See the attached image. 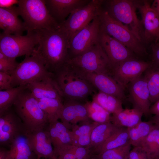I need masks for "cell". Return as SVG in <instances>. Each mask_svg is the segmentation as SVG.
Here are the masks:
<instances>
[{
    "label": "cell",
    "mask_w": 159,
    "mask_h": 159,
    "mask_svg": "<svg viewBox=\"0 0 159 159\" xmlns=\"http://www.w3.org/2000/svg\"><path fill=\"white\" fill-rule=\"evenodd\" d=\"M36 31L38 42L35 51L48 71L54 73L69 59V40L59 29Z\"/></svg>",
    "instance_id": "1"
},
{
    "label": "cell",
    "mask_w": 159,
    "mask_h": 159,
    "mask_svg": "<svg viewBox=\"0 0 159 159\" xmlns=\"http://www.w3.org/2000/svg\"><path fill=\"white\" fill-rule=\"evenodd\" d=\"M54 74L63 100H84L95 92V88L67 62Z\"/></svg>",
    "instance_id": "2"
},
{
    "label": "cell",
    "mask_w": 159,
    "mask_h": 159,
    "mask_svg": "<svg viewBox=\"0 0 159 159\" xmlns=\"http://www.w3.org/2000/svg\"><path fill=\"white\" fill-rule=\"evenodd\" d=\"M17 5L19 15L23 19L27 32L59 28L50 15L45 0H19Z\"/></svg>",
    "instance_id": "3"
},
{
    "label": "cell",
    "mask_w": 159,
    "mask_h": 159,
    "mask_svg": "<svg viewBox=\"0 0 159 159\" xmlns=\"http://www.w3.org/2000/svg\"><path fill=\"white\" fill-rule=\"evenodd\" d=\"M13 106L27 131L45 128L49 124L47 117L40 107L37 100L27 87L19 96Z\"/></svg>",
    "instance_id": "4"
},
{
    "label": "cell",
    "mask_w": 159,
    "mask_h": 159,
    "mask_svg": "<svg viewBox=\"0 0 159 159\" xmlns=\"http://www.w3.org/2000/svg\"><path fill=\"white\" fill-rule=\"evenodd\" d=\"M100 29L121 43L134 54H147L143 42L127 27L116 21L102 8L98 15Z\"/></svg>",
    "instance_id": "5"
},
{
    "label": "cell",
    "mask_w": 159,
    "mask_h": 159,
    "mask_svg": "<svg viewBox=\"0 0 159 159\" xmlns=\"http://www.w3.org/2000/svg\"><path fill=\"white\" fill-rule=\"evenodd\" d=\"M35 50L31 55L26 56L24 60L10 74L12 87L27 85L54 76L53 73L47 69Z\"/></svg>",
    "instance_id": "6"
},
{
    "label": "cell",
    "mask_w": 159,
    "mask_h": 159,
    "mask_svg": "<svg viewBox=\"0 0 159 159\" xmlns=\"http://www.w3.org/2000/svg\"><path fill=\"white\" fill-rule=\"evenodd\" d=\"M104 4L105 5L104 9L111 17L127 27L143 42V27L136 13V1L105 0Z\"/></svg>",
    "instance_id": "7"
},
{
    "label": "cell",
    "mask_w": 159,
    "mask_h": 159,
    "mask_svg": "<svg viewBox=\"0 0 159 159\" xmlns=\"http://www.w3.org/2000/svg\"><path fill=\"white\" fill-rule=\"evenodd\" d=\"M38 36L36 31L27 32L25 35L0 34V51L9 57L16 59L23 55H31L38 45Z\"/></svg>",
    "instance_id": "8"
},
{
    "label": "cell",
    "mask_w": 159,
    "mask_h": 159,
    "mask_svg": "<svg viewBox=\"0 0 159 159\" xmlns=\"http://www.w3.org/2000/svg\"><path fill=\"white\" fill-rule=\"evenodd\" d=\"M67 62L87 72L111 76V64L99 42L82 54L69 58Z\"/></svg>",
    "instance_id": "9"
},
{
    "label": "cell",
    "mask_w": 159,
    "mask_h": 159,
    "mask_svg": "<svg viewBox=\"0 0 159 159\" xmlns=\"http://www.w3.org/2000/svg\"><path fill=\"white\" fill-rule=\"evenodd\" d=\"M104 1L90 0L86 4L73 11L59 25V29L65 34L69 41L75 33L99 15Z\"/></svg>",
    "instance_id": "10"
},
{
    "label": "cell",
    "mask_w": 159,
    "mask_h": 159,
    "mask_svg": "<svg viewBox=\"0 0 159 159\" xmlns=\"http://www.w3.org/2000/svg\"><path fill=\"white\" fill-rule=\"evenodd\" d=\"M100 31L98 16L70 39L69 59L82 54L97 44Z\"/></svg>",
    "instance_id": "11"
},
{
    "label": "cell",
    "mask_w": 159,
    "mask_h": 159,
    "mask_svg": "<svg viewBox=\"0 0 159 159\" xmlns=\"http://www.w3.org/2000/svg\"><path fill=\"white\" fill-rule=\"evenodd\" d=\"M152 66L150 62L133 58L112 67L111 76L124 89Z\"/></svg>",
    "instance_id": "12"
},
{
    "label": "cell",
    "mask_w": 159,
    "mask_h": 159,
    "mask_svg": "<svg viewBox=\"0 0 159 159\" xmlns=\"http://www.w3.org/2000/svg\"><path fill=\"white\" fill-rule=\"evenodd\" d=\"M72 66L78 74L99 91L113 95L122 100L125 99L124 89L111 75L87 72Z\"/></svg>",
    "instance_id": "13"
},
{
    "label": "cell",
    "mask_w": 159,
    "mask_h": 159,
    "mask_svg": "<svg viewBox=\"0 0 159 159\" xmlns=\"http://www.w3.org/2000/svg\"><path fill=\"white\" fill-rule=\"evenodd\" d=\"M26 130L14 110L11 107L0 114V144L10 145L19 135Z\"/></svg>",
    "instance_id": "14"
},
{
    "label": "cell",
    "mask_w": 159,
    "mask_h": 159,
    "mask_svg": "<svg viewBox=\"0 0 159 159\" xmlns=\"http://www.w3.org/2000/svg\"><path fill=\"white\" fill-rule=\"evenodd\" d=\"M141 14L143 29V40L147 43H156L159 39V18L147 1H136Z\"/></svg>",
    "instance_id": "15"
},
{
    "label": "cell",
    "mask_w": 159,
    "mask_h": 159,
    "mask_svg": "<svg viewBox=\"0 0 159 159\" xmlns=\"http://www.w3.org/2000/svg\"><path fill=\"white\" fill-rule=\"evenodd\" d=\"M99 43L107 55L112 66L130 59L134 54L120 42L100 29Z\"/></svg>",
    "instance_id": "16"
},
{
    "label": "cell",
    "mask_w": 159,
    "mask_h": 159,
    "mask_svg": "<svg viewBox=\"0 0 159 159\" xmlns=\"http://www.w3.org/2000/svg\"><path fill=\"white\" fill-rule=\"evenodd\" d=\"M27 132L32 149L37 158L58 159L47 129L45 127Z\"/></svg>",
    "instance_id": "17"
},
{
    "label": "cell",
    "mask_w": 159,
    "mask_h": 159,
    "mask_svg": "<svg viewBox=\"0 0 159 159\" xmlns=\"http://www.w3.org/2000/svg\"><path fill=\"white\" fill-rule=\"evenodd\" d=\"M130 97L133 108L147 116L150 115L151 103L146 81L141 76L131 82L128 85Z\"/></svg>",
    "instance_id": "18"
},
{
    "label": "cell",
    "mask_w": 159,
    "mask_h": 159,
    "mask_svg": "<svg viewBox=\"0 0 159 159\" xmlns=\"http://www.w3.org/2000/svg\"><path fill=\"white\" fill-rule=\"evenodd\" d=\"M90 0H45L49 13L59 25L73 11L88 3Z\"/></svg>",
    "instance_id": "19"
},
{
    "label": "cell",
    "mask_w": 159,
    "mask_h": 159,
    "mask_svg": "<svg viewBox=\"0 0 159 159\" xmlns=\"http://www.w3.org/2000/svg\"><path fill=\"white\" fill-rule=\"evenodd\" d=\"M64 100L60 119L69 130L78 122L90 121L85 104L74 100Z\"/></svg>",
    "instance_id": "20"
},
{
    "label": "cell",
    "mask_w": 159,
    "mask_h": 159,
    "mask_svg": "<svg viewBox=\"0 0 159 159\" xmlns=\"http://www.w3.org/2000/svg\"><path fill=\"white\" fill-rule=\"evenodd\" d=\"M17 6L8 8L0 7V27L7 34L22 35L26 31L24 22L18 17Z\"/></svg>",
    "instance_id": "21"
},
{
    "label": "cell",
    "mask_w": 159,
    "mask_h": 159,
    "mask_svg": "<svg viewBox=\"0 0 159 159\" xmlns=\"http://www.w3.org/2000/svg\"><path fill=\"white\" fill-rule=\"evenodd\" d=\"M27 85V89L37 100L43 98H54L63 100L61 93L54 80V76L31 83Z\"/></svg>",
    "instance_id": "22"
},
{
    "label": "cell",
    "mask_w": 159,
    "mask_h": 159,
    "mask_svg": "<svg viewBox=\"0 0 159 159\" xmlns=\"http://www.w3.org/2000/svg\"><path fill=\"white\" fill-rule=\"evenodd\" d=\"M47 129L56 154L61 149L72 145L70 130L62 122L57 120L49 123Z\"/></svg>",
    "instance_id": "23"
},
{
    "label": "cell",
    "mask_w": 159,
    "mask_h": 159,
    "mask_svg": "<svg viewBox=\"0 0 159 159\" xmlns=\"http://www.w3.org/2000/svg\"><path fill=\"white\" fill-rule=\"evenodd\" d=\"M8 159H35L29 141L26 130L19 135L10 145L7 150Z\"/></svg>",
    "instance_id": "24"
},
{
    "label": "cell",
    "mask_w": 159,
    "mask_h": 159,
    "mask_svg": "<svg viewBox=\"0 0 159 159\" xmlns=\"http://www.w3.org/2000/svg\"><path fill=\"white\" fill-rule=\"evenodd\" d=\"M130 142L127 128L119 127L103 143L91 150L90 155H97L110 149L115 148Z\"/></svg>",
    "instance_id": "25"
},
{
    "label": "cell",
    "mask_w": 159,
    "mask_h": 159,
    "mask_svg": "<svg viewBox=\"0 0 159 159\" xmlns=\"http://www.w3.org/2000/svg\"><path fill=\"white\" fill-rule=\"evenodd\" d=\"M89 121L83 122L82 124L72 126L70 135L72 145L89 148L90 143V137L93 129L99 124Z\"/></svg>",
    "instance_id": "26"
},
{
    "label": "cell",
    "mask_w": 159,
    "mask_h": 159,
    "mask_svg": "<svg viewBox=\"0 0 159 159\" xmlns=\"http://www.w3.org/2000/svg\"><path fill=\"white\" fill-rule=\"evenodd\" d=\"M143 115L142 112L135 108L123 109L112 114L111 122L118 127H131L142 121Z\"/></svg>",
    "instance_id": "27"
},
{
    "label": "cell",
    "mask_w": 159,
    "mask_h": 159,
    "mask_svg": "<svg viewBox=\"0 0 159 159\" xmlns=\"http://www.w3.org/2000/svg\"><path fill=\"white\" fill-rule=\"evenodd\" d=\"M119 127L111 122L99 124L92 131L88 148L91 150L102 144Z\"/></svg>",
    "instance_id": "28"
},
{
    "label": "cell",
    "mask_w": 159,
    "mask_h": 159,
    "mask_svg": "<svg viewBox=\"0 0 159 159\" xmlns=\"http://www.w3.org/2000/svg\"><path fill=\"white\" fill-rule=\"evenodd\" d=\"M37 100L40 107L47 117L49 123L60 119L63 105L62 100L54 98Z\"/></svg>",
    "instance_id": "29"
},
{
    "label": "cell",
    "mask_w": 159,
    "mask_h": 159,
    "mask_svg": "<svg viewBox=\"0 0 159 159\" xmlns=\"http://www.w3.org/2000/svg\"><path fill=\"white\" fill-rule=\"evenodd\" d=\"M92 100L111 114L119 112L123 109L122 100L113 95L99 91L95 93Z\"/></svg>",
    "instance_id": "30"
},
{
    "label": "cell",
    "mask_w": 159,
    "mask_h": 159,
    "mask_svg": "<svg viewBox=\"0 0 159 159\" xmlns=\"http://www.w3.org/2000/svg\"><path fill=\"white\" fill-rule=\"evenodd\" d=\"M150 159H159V125L154 126L140 146Z\"/></svg>",
    "instance_id": "31"
},
{
    "label": "cell",
    "mask_w": 159,
    "mask_h": 159,
    "mask_svg": "<svg viewBox=\"0 0 159 159\" xmlns=\"http://www.w3.org/2000/svg\"><path fill=\"white\" fill-rule=\"evenodd\" d=\"M154 124L150 120L141 121L136 125L128 128L130 142L134 147L139 146L149 133Z\"/></svg>",
    "instance_id": "32"
},
{
    "label": "cell",
    "mask_w": 159,
    "mask_h": 159,
    "mask_svg": "<svg viewBox=\"0 0 159 159\" xmlns=\"http://www.w3.org/2000/svg\"><path fill=\"white\" fill-rule=\"evenodd\" d=\"M144 76L147 82L150 103L159 100V69L151 67L146 71Z\"/></svg>",
    "instance_id": "33"
},
{
    "label": "cell",
    "mask_w": 159,
    "mask_h": 159,
    "mask_svg": "<svg viewBox=\"0 0 159 159\" xmlns=\"http://www.w3.org/2000/svg\"><path fill=\"white\" fill-rule=\"evenodd\" d=\"M27 87V85H23L0 90V114L11 107L19 96Z\"/></svg>",
    "instance_id": "34"
},
{
    "label": "cell",
    "mask_w": 159,
    "mask_h": 159,
    "mask_svg": "<svg viewBox=\"0 0 159 159\" xmlns=\"http://www.w3.org/2000/svg\"><path fill=\"white\" fill-rule=\"evenodd\" d=\"M89 118L100 123L111 122V114L92 101L85 103Z\"/></svg>",
    "instance_id": "35"
},
{
    "label": "cell",
    "mask_w": 159,
    "mask_h": 159,
    "mask_svg": "<svg viewBox=\"0 0 159 159\" xmlns=\"http://www.w3.org/2000/svg\"><path fill=\"white\" fill-rule=\"evenodd\" d=\"M130 142L120 147L106 150L101 153L90 155L91 159H126L131 150Z\"/></svg>",
    "instance_id": "36"
},
{
    "label": "cell",
    "mask_w": 159,
    "mask_h": 159,
    "mask_svg": "<svg viewBox=\"0 0 159 159\" xmlns=\"http://www.w3.org/2000/svg\"><path fill=\"white\" fill-rule=\"evenodd\" d=\"M19 63L16 61V59L8 57L0 51V72L10 74Z\"/></svg>",
    "instance_id": "37"
},
{
    "label": "cell",
    "mask_w": 159,
    "mask_h": 159,
    "mask_svg": "<svg viewBox=\"0 0 159 159\" xmlns=\"http://www.w3.org/2000/svg\"><path fill=\"white\" fill-rule=\"evenodd\" d=\"M70 148L74 153L75 158L82 159L90 158L91 150L87 147H78L72 145H70Z\"/></svg>",
    "instance_id": "38"
},
{
    "label": "cell",
    "mask_w": 159,
    "mask_h": 159,
    "mask_svg": "<svg viewBox=\"0 0 159 159\" xmlns=\"http://www.w3.org/2000/svg\"><path fill=\"white\" fill-rule=\"evenodd\" d=\"M126 159H150L145 151L140 146L134 147Z\"/></svg>",
    "instance_id": "39"
},
{
    "label": "cell",
    "mask_w": 159,
    "mask_h": 159,
    "mask_svg": "<svg viewBox=\"0 0 159 159\" xmlns=\"http://www.w3.org/2000/svg\"><path fill=\"white\" fill-rule=\"evenodd\" d=\"M150 47L152 52V67L159 69V42L152 43Z\"/></svg>",
    "instance_id": "40"
},
{
    "label": "cell",
    "mask_w": 159,
    "mask_h": 159,
    "mask_svg": "<svg viewBox=\"0 0 159 159\" xmlns=\"http://www.w3.org/2000/svg\"><path fill=\"white\" fill-rule=\"evenodd\" d=\"M11 82V77L10 75L0 72V90H6L12 88Z\"/></svg>",
    "instance_id": "41"
},
{
    "label": "cell",
    "mask_w": 159,
    "mask_h": 159,
    "mask_svg": "<svg viewBox=\"0 0 159 159\" xmlns=\"http://www.w3.org/2000/svg\"><path fill=\"white\" fill-rule=\"evenodd\" d=\"M70 145L61 149L56 153L58 159H75L74 155L70 149Z\"/></svg>",
    "instance_id": "42"
},
{
    "label": "cell",
    "mask_w": 159,
    "mask_h": 159,
    "mask_svg": "<svg viewBox=\"0 0 159 159\" xmlns=\"http://www.w3.org/2000/svg\"><path fill=\"white\" fill-rule=\"evenodd\" d=\"M17 0H0V7L1 8H8L18 4Z\"/></svg>",
    "instance_id": "43"
},
{
    "label": "cell",
    "mask_w": 159,
    "mask_h": 159,
    "mask_svg": "<svg viewBox=\"0 0 159 159\" xmlns=\"http://www.w3.org/2000/svg\"><path fill=\"white\" fill-rule=\"evenodd\" d=\"M149 113L154 115H159V100L151 106Z\"/></svg>",
    "instance_id": "44"
},
{
    "label": "cell",
    "mask_w": 159,
    "mask_h": 159,
    "mask_svg": "<svg viewBox=\"0 0 159 159\" xmlns=\"http://www.w3.org/2000/svg\"><path fill=\"white\" fill-rule=\"evenodd\" d=\"M151 7L155 12L159 18V0L153 1Z\"/></svg>",
    "instance_id": "45"
},
{
    "label": "cell",
    "mask_w": 159,
    "mask_h": 159,
    "mask_svg": "<svg viewBox=\"0 0 159 159\" xmlns=\"http://www.w3.org/2000/svg\"><path fill=\"white\" fill-rule=\"evenodd\" d=\"M7 150L1 148L0 149V159H8L7 154Z\"/></svg>",
    "instance_id": "46"
},
{
    "label": "cell",
    "mask_w": 159,
    "mask_h": 159,
    "mask_svg": "<svg viewBox=\"0 0 159 159\" xmlns=\"http://www.w3.org/2000/svg\"><path fill=\"white\" fill-rule=\"evenodd\" d=\"M150 120L154 124L159 125V115H154Z\"/></svg>",
    "instance_id": "47"
},
{
    "label": "cell",
    "mask_w": 159,
    "mask_h": 159,
    "mask_svg": "<svg viewBox=\"0 0 159 159\" xmlns=\"http://www.w3.org/2000/svg\"><path fill=\"white\" fill-rule=\"evenodd\" d=\"M35 159H42V158H37Z\"/></svg>",
    "instance_id": "48"
},
{
    "label": "cell",
    "mask_w": 159,
    "mask_h": 159,
    "mask_svg": "<svg viewBox=\"0 0 159 159\" xmlns=\"http://www.w3.org/2000/svg\"><path fill=\"white\" fill-rule=\"evenodd\" d=\"M157 42H159V39L158 41Z\"/></svg>",
    "instance_id": "49"
},
{
    "label": "cell",
    "mask_w": 159,
    "mask_h": 159,
    "mask_svg": "<svg viewBox=\"0 0 159 159\" xmlns=\"http://www.w3.org/2000/svg\"><path fill=\"white\" fill-rule=\"evenodd\" d=\"M89 159H91L90 158H89Z\"/></svg>",
    "instance_id": "50"
}]
</instances>
